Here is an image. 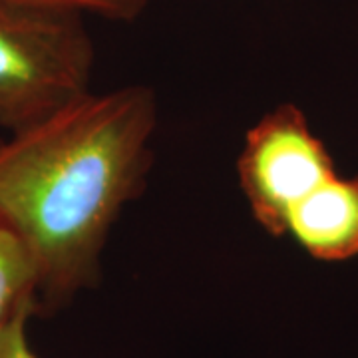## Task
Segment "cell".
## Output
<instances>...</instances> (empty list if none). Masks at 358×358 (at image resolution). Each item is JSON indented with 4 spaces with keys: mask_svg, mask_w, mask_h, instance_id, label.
Wrapping results in <instances>:
<instances>
[{
    "mask_svg": "<svg viewBox=\"0 0 358 358\" xmlns=\"http://www.w3.org/2000/svg\"><path fill=\"white\" fill-rule=\"evenodd\" d=\"M157 112L148 86L90 92L0 140V223L34 263L38 310L100 279L110 231L152 169Z\"/></svg>",
    "mask_w": 358,
    "mask_h": 358,
    "instance_id": "cell-1",
    "label": "cell"
},
{
    "mask_svg": "<svg viewBox=\"0 0 358 358\" xmlns=\"http://www.w3.org/2000/svg\"><path fill=\"white\" fill-rule=\"evenodd\" d=\"M84 14L0 2V128L18 134L90 94Z\"/></svg>",
    "mask_w": 358,
    "mask_h": 358,
    "instance_id": "cell-2",
    "label": "cell"
},
{
    "mask_svg": "<svg viewBox=\"0 0 358 358\" xmlns=\"http://www.w3.org/2000/svg\"><path fill=\"white\" fill-rule=\"evenodd\" d=\"M333 176L327 145L294 103L273 108L245 134L237 157L239 187L253 219L273 237H285L289 211Z\"/></svg>",
    "mask_w": 358,
    "mask_h": 358,
    "instance_id": "cell-3",
    "label": "cell"
},
{
    "mask_svg": "<svg viewBox=\"0 0 358 358\" xmlns=\"http://www.w3.org/2000/svg\"><path fill=\"white\" fill-rule=\"evenodd\" d=\"M285 237L319 261L358 257V178L336 173L294 205L285 221Z\"/></svg>",
    "mask_w": 358,
    "mask_h": 358,
    "instance_id": "cell-4",
    "label": "cell"
},
{
    "mask_svg": "<svg viewBox=\"0 0 358 358\" xmlns=\"http://www.w3.org/2000/svg\"><path fill=\"white\" fill-rule=\"evenodd\" d=\"M32 301L36 303L34 263L22 241L4 223H0V333L18 308Z\"/></svg>",
    "mask_w": 358,
    "mask_h": 358,
    "instance_id": "cell-5",
    "label": "cell"
},
{
    "mask_svg": "<svg viewBox=\"0 0 358 358\" xmlns=\"http://www.w3.org/2000/svg\"><path fill=\"white\" fill-rule=\"evenodd\" d=\"M10 4L40 6V8H58L80 14H96L115 22H134L145 13L150 0H0Z\"/></svg>",
    "mask_w": 358,
    "mask_h": 358,
    "instance_id": "cell-6",
    "label": "cell"
},
{
    "mask_svg": "<svg viewBox=\"0 0 358 358\" xmlns=\"http://www.w3.org/2000/svg\"><path fill=\"white\" fill-rule=\"evenodd\" d=\"M36 310L38 305L34 301L18 308L13 320L0 333V358H40L28 338V322Z\"/></svg>",
    "mask_w": 358,
    "mask_h": 358,
    "instance_id": "cell-7",
    "label": "cell"
}]
</instances>
